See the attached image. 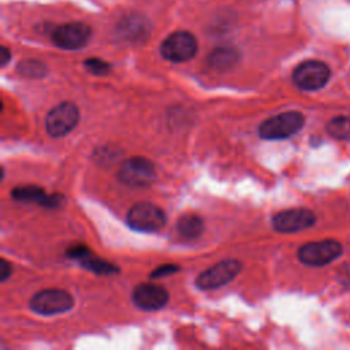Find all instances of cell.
<instances>
[{"label": "cell", "instance_id": "1", "mask_svg": "<svg viewBox=\"0 0 350 350\" xmlns=\"http://www.w3.org/2000/svg\"><path fill=\"white\" fill-rule=\"evenodd\" d=\"M305 123V116L298 111H287L264 120L258 134L264 139H283L298 133Z\"/></svg>", "mask_w": 350, "mask_h": 350}, {"label": "cell", "instance_id": "2", "mask_svg": "<svg viewBox=\"0 0 350 350\" xmlns=\"http://www.w3.org/2000/svg\"><path fill=\"white\" fill-rule=\"evenodd\" d=\"M126 220L135 231L154 232L165 224V213L152 202H137L129 209Z\"/></svg>", "mask_w": 350, "mask_h": 350}, {"label": "cell", "instance_id": "3", "mask_svg": "<svg viewBox=\"0 0 350 350\" xmlns=\"http://www.w3.org/2000/svg\"><path fill=\"white\" fill-rule=\"evenodd\" d=\"M74 306V298L70 293L60 288H45L36 293L30 299L33 312L41 316H53L64 313Z\"/></svg>", "mask_w": 350, "mask_h": 350}, {"label": "cell", "instance_id": "4", "mask_svg": "<svg viewBox=\"0 0 350 350\" xmlns=\"http://www.w3.org/2000/svg\"><path fill=\"white\" fill-rule=\"evenodd\" d=\"M331 77L328 66L320 60H306L293 71V82L301 90H319L324 88Z\"/></svg>", "mask_w": 350, "mask_h": 350}, {"label": "cell", "instance_id": "5", "mask_svg": "<svg viewBox=\"0 0 350 350\" xmlns=\"http://www.w3.org/2000/svg\"><path fill=\"white\" fill-rule=\"evenodd\" d=\"M198 44L189 31H176L170 34L160 46L161 56L172 63H183L194 57Z\"/></svg>", "mask_w": 350, "mask_h": 350}, {"label": "cell", "instance_id": "6", "mask_svg": "<svg viewBox=\"0 0 350 350\" xmlns=\"http://www.w3.org/2000/svg\"><path fill=\"white\" fill-rule=\"evenodd\" d=\"M118 178L127 186L145 187L156 179V170L153 163L145 157H130L122 163Z\"/></svg>", "mask_w": 350, "mask_h": 350}, {"label": "cell", "instance_id": "7", "mask_svg": "<svg viewBox=\"0 0 350 350\" xmlns=\"http://www.w3.org/2000/svg\"><path fill=\"white\" fill-rule=\"evenodd\" d=\"M342 245L334 239H324L305 243L298 250V258L302 264L310 267L327 265L342 254Z\"/></svg>", "mask_w": 350, "mask_h": 350}, {"label": "cell", "instance_id": "8", "mask_svg": "<svg viewBox=\"0 0 350 350\" xmlns=\"http://www.w3.org/2000/svg\"><path fill=\"white\" fill-rule=\"evenodd\" d=\"M79 120V109L71 101H63L53 107L45 119V129L52 137H64Z\"/></svg>", "mask_w": 350, "mask_h": 350}, {"label": "cell", "instance_id": "9", "mask_svg": "<svg viewBox=\"0 0 350 350\" xmlns=\"http://www.w3.org/2000/svg\"><path fill=\"white\" fill-rule=\"evenodd\" d=\"M242 269L238 260H223L198 275L196 284L201 290H215L230 283Z\"/></svg>", "mask_w": 350, "mask_h": 350}, {"label": "cell", "instance_id": "10", "mask_svg": "<svg viewBox=\"0 0 350 350\" xmlns=\"http://www.w3.org/2000/svg\"><path fill=\"white\" fill-rule=\"evenodd\" d=\"M90 34L92 30L88 25L82 22H70L57 26L52 33V40L56 46L74 51L83 48L88 44Z\"/></svg>", "mask_w": 350, "mask_h": 350}, {"label": "cell", "instance_id": "11", "mask_svg": "<svg viewBox=\"0 0 350 350\" xmlns=\"http://www.w3.org/2000/svg\"><path fill=\"white\" fill-rule=\"evenodd\" d=\"M316 223V216L310 209L293 208L278 212L272 217V226L279 232H297L312 227Z\"/></svg>", "mask_w": 350, "mask_h": 350}, {"label": "cell", "instance_id": "12", "mask_svg": "<svg viewBox=\"0 0 350 350\" xmlns=\"http://www.w3.org/2000/svg\"><path fill=\"white\" fill-rule=\"evenodd\" d=\"M168 291L152 283H141L133 290V302L142 310H159L168 302Z\"/></svg>", "mask_w": 350, "mask_h": 350}, {"label": "cell", "instance_id": "13", "mask_svg": "<svg viewBox=\"0 0 350 350\" xmlns=\"http://www.w3.org/2000/svg\"><path fill=\"white\" fill-rule=\"evenodd\" d=\"M239 59L238 52L234 48L230 46H220L216 48L211 55H209V64L211 67H213L215 70L223 71V70H228L231 68Z\"/></svg>", "mask_w": 350, "mask_h": 350}, {"label": "cell", "instance_id": "14", "mask_svg": "<svg viewBox=\"0 0 350 350\" xmlns=\"http://www.w3.org/2000/svg\"><path fill=\"white\" fill-rule=\"evenodd\" d=\"M178 232L187 239H194L200 237L204 231V221L197 215H183L176 224Z\"/></svg>", "mask_w": 350, "mask_h": 350}, {"label": "cell", "instance_id": "15", "mask_svg": "<svg viewBox=\"0 0 350 350\" xmlns=\"http://www.w3.org/2000/svg\"><path fill=\"white\" fill-rule=\"evenodd\" d=\"M11 197L16 201H23V202H41L46 197V193L44 189L36 185H25V186H18L11 190Z\"/></svg>", "mask_w": 350, "mask_h": 350}, {"label": "cell", "instance_id": "16", "mask_svg": "<svg viewBox=\"0 0 350 350\" xmlns=\"http://www.w3.org/2000/svg\"><path fill=\"white\" fill-rule=\"evenodd\" d=\"M79 262L82 267H85L86 269H89L97 275H113V273L119 272V268L115 264L108 262L101 258H97V257H92L90 254L81 258Z\"/></svg>", "mask_w": 350, "mask_h": 350}, {"label": "cell", "instance_id": "17", "mask_svg": "<svg viewBox=\"0 0 350 350\" xmlns=\"http://www.w3.org/2000/svg\"><path fill=\"white\" fill-rule=\"evenodd\" d=\"M327 133L336 138L349 141L350 139V116H335L327 124Z\"/></svg>", "mask_w": 350, "mask_h": 350}, {"label": "cell", "instance_id": "18", "mask_svg": "<svg viewBox=\"0 0 350 350\" xmlns=\"http://www.w3.org/2000/svg\"><path fill=\"white\" fill-rule=\"evenodd\" d=\"M18 71L29 78H42L46 74V67L36 59H26L18 64Z\"/></svg>", "mask_w": 350, "mask_h": 350}, {"label": "cell", "instance_id": "19", "mask_svg": "<svg viewBox=\"0 0 350 350\" xmlns=\"http://www.w3.org/2000/svg\"><path fill=\"white\" fill-rule=\"evenodd\" d=\"M122 30L124 33V36L134 41V40H141V37L144 36V31L146 30V27L144 26L141 19H129L126 25L122 26Z\"/></svg>", "mask_w": 350, "mask_h": 350}, {"label": "cell", "instance_id": "20", "mask_svg": "<svg viewBox=\"0 0 350 350\" xmlns=\"http://www.w3.org/2000/svg\"><path fill=\"white\" fill-rule=\"evenodd\" d=\"M85 67H86L88 71H90L94 75H104L109 71V64L105 63L104 60L96 59V57L86 59L85 60Z\"/></svg>", "mask_w": 350, "mask_h": 350}, {"label": "cell", "instance_id": "21", "mask_svg": "<svg viewBox=\"0 0 350 350\" xmlns=\"http://www.w3.org/2000/svg\"><path fill=\"white\" fill-rule=\"evenodd\" d=\"M178 269H179V267H176V265H174V264H164V265L157 267V268L150 273V278H152V279H157V278L168 276V275L176 272Z\"/></svg>", "mask_w": 350, "mask_h": 350}, {"label": "cell", "instance_id": "22", "mask_svg": "<svg viewBox=\"0 0 350 350\" xmlns=\"http://www.w3.org/2000/svg\"><path fill=\"white\" fill-rule=\"evenodd\" d=\"M88 254H90L89 249L83 245H74L72 247H70L67 250V256L71 257V258H75V260H81L83 257H86Z\"/></svg>", "mask_w": 350, "mask_h": 350}, {"label": "cell", "instance_id": "23", "mask_svg": "<svg viewBox=\"0 0 350 350\" xmlns=\"http://www.w3.org/2000/svg\"><path fill=\"white\" fill-rule=\"evenodd\" d=\"M63 196H60V194H51V196H48L46 194V197L44 198V201L41 202V205L42 206H46V208H57L62 202H63Z\"/></svg>", "mask_w": 350, "mask_h": 350}, {"label": "cell", "instance_id": "24", "mask_svg": "<svg viewBox=\"0 0 350 350\" xmlns=\"http://www.w3.org/2000/svg\"><path fill=\"white\" fill-rule=\"evenodd\" d=\"M339 280H340V283L343 286L350 287V264L340 268V271H339Z\"/></svg>", "mask_w": 350, "mask_h": 350}, {"label": "cell", "instance_id": "25", "mask_svg": "<svg viewBox=\"0 0 350 350\" xmlns=\"http://www.w3.org/2000/svg\"><path fill=\"white\" fill-rule=\"evenodd\" d=\"M11 269H12L11 264L7 260H1V262H0V273H1L0 280L1 282H5L8 279V276L11 275Z\"/></svg>", "mask_w": 350, "mask_h": 350}, {"label": "cell", "instance_id": "26", "mask_svg": "<svg viewBox=\"0 0 350 350\" xmlns=\"http://www.w3.org/2000/svg\"><path fill=\"white\" fill-rule=\"evenodd\" d=\"M10 57H11L10 51H8L5 46H1V62H0V64H1L3 67L7 64V62L10 60Z\"/></svg>", "mask_w": 350, "mask_h": 350}]
</instances>
